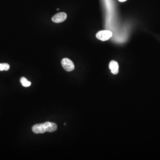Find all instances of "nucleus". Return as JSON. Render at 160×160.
Masks as SVG:
<instances>
[{
	"instance_id": "1",
	"label": "nucleus",
	"mask_w": 160,
	"mask_h": 160,
	"mask_svg": "<svg viewBox=\"0 0 160 160\" xmlns=\"http://www.w3.org/2000/svg\"><path fill=\"white\" fill-rule=\"evenodd\" d=\"M61 65L64 70L67 72L72 71L75 68L74 63L71 60L67 58H65L62 60Z\"/></svg>"
},
{
	"instance_id": "2",
	"label": "nucleus",
	"mask_w": 160,
	"mask_h": 160,
	"mask_svg": "<svg viewBox=\"0 0 160 160\" xmlns=\"http://www.w3.org/2000/svg\"><path fill=\"white\" fill-rule=\"evenodd\" d=\"M113 33L109 30H102L99 31L96 34V37L98 39L102 41L108 40L111 38Z\"/></svg>"
},
{
	"instance_id": "3",
	"label": "nucleus",
	"mask_w": 160,
	"mask_h": 160,
	"mask_svg": "<svg viewBox=\"0 0 160 160\" xmlns=\"http://www.w3.org/2000/svg\"><path fill=\"white\" fill-rule=\"evenodd\" d=\"M67 17L66 13L61 12L55 14L52 18V20L55 23H61L65 21L67 18Z\"/></svg>"
},
{
	"instance_id": "4",
	"label": "nucleus",
	"mask_w": 160,
	"mask_h": 160,
	"mask_svg": "<svg viewBox=\"0 0 160 160\" xmlns=\"http://www.w3.org/2000/svg\"><path fill=\"white\" fill-rule=\"evenodd\" d=\"M43 126L46 132H54L58 129V126L55 123L46 122L43 124Z\"/></svg>"
},
{
	"instance_id": "5",
	"label": "nucleus",
	"mask_w": 160,
	"mask_h": 160,
	"mask_svg": "<svg viewBox=\"0 0 160 160\" xmlns=\"http://www.w3.org/2000/svg\"><path fill=\"white\" fill-rule=\"evenodd\" d=\"M109 68L112 73L114 75L117 74L119 72V65L118 63L115 60H112L110 62Z\"/></svg>"
},
{
	"instance_id": "6",
	"label": "nucleus",
	"mask_w": 160,
	"mask_h": 160,
	"mask_svg": "<svg viewBox=\"0 0 160 160\" xmlns=\"http://www.w3.org/2000/svg\"><path fill=\"white\" fill-rule=\"evenodd\" d=\"M32 130L33 133L36 134H44L46 132L44 129L43 124H38L33 125L32 127Z\"/></svg>"
},
{
	"instance_id": "7",
	"label": "nucleus",
	"mask_w": 160,
	"mask_h": 160,
	"mask_svg": "<svg viewBox=\"0 0 160 160\" xmlns=\"http://www.w3.org/2000/svg\"><path fill=\"white\" fill-rule=\"evenodd\" d=\"M20 82L22 84V86L25 87H29L31 85V83L28 81L27 79L25 77H22L20 79Z\"/></svg>"
},
{
	"instance_id": "8",
	"label": "nucleus",
	"mask_w": 160,
	"mask_h": 160,
	"mask_svg": "<svg viewBox=\"0 0 160 160\" xmlns=\"http://www.w3.org/2000/svg\"><path fill=\"white\" fill-rule=\"evenodd\" d=\"M10 68V66L7 63H0V71H8Z\"/></svg>"
},
{
	"instance_id": "9",
	"label": "nucleus",
	"mask_w": 160,
	"mask_h": 160,
	"mask_svg": "<svg viewBox=\"0 0 160 160\" xmlns=\"http://www.w3.org/2000/svg\"><path fill=\"white\" fill-rule=\"evenodd\" d=\"M120 2H124V1H126L127 0H118Z\"/></svg>"
},
{
	"instance_id": "10",
	"label": "nucleus",
	"mask_w": 160,
	"mask_h": 160,
	"mask_svg": "<svg viewBox=\"0 0 160 160\" xmlns=\"http://www.w3.org/2000/svg\"><path fill=\"white\" fill-rule=\"evenodd\" d=\"M59 10V9H57V10Z\"/></svg>"
}]
</instances>
